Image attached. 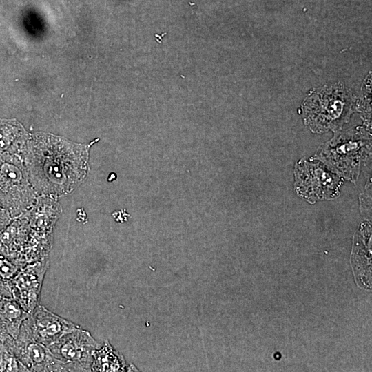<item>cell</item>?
I'll return each instance as SVG.
<instances>
[{
  "label": "cell",
  "mask_w": 372,
  "mask_h": 372,
  "mask_svg": "<svg viewBox=\"0 0 372 372\" xmlns=\"http://www.w3.org/2000/svg\"><path fill=\"white\" fill-rule=\"evenodd\" d=\"M338 179L320 163H304L296 169V188L310 200L330 198L338 192Z\"/></svg>",
  "instance_id": "6"
},
{
  "label": "cell",
  "mask_w": 372,
  "mask_h": 372,
  "mask_svg": "<svg viewBox=\"0 0 372 372\" xmlns=\"http://www.w3.org/2000/svg\"><path fill=\"white\" fill-rule=\"evenodd\" d=\"M22 267L17 259L0 246V295L11 296L8 284Z\"/></svg>",
  "instance_id": "12"
},
{
  "label": "cell",
  "mask_w": 372,
  "mask_h": 372,
  "mask_svg": "<svg viewBox=\"0 0 372 372\" xmlns=\"http://www.w3.org/2000/svg\"><path fill=\"white\" fill-rule=\"evenodd\" d=\"M12 219L10 212L0 205V231L9 225Z\"/></svg>",
  "instance_id": "14"
},
{
  "label": "cell",
  "mask_w": 372,
  "mask_h": 372,
  "mask_svg": "<svg viewBox=\"0 0 372 372\" xmlns=\"http://www.w3.org/2000/svg\"><path fill=\"white\" fill-rule=\"evenodd\" d=\"M53 199L40 196L34 205L25 213L30 229L43 236H52L54 226L61 212L60 205Z\"/></svg>",
  "instance_id": "8"
},
{
  "label": "cell",
  "mask_w": 372,
  "mask_h": 372,
  "mask_svg": "<svg viewBox=\"0 0 372 372\" xmlns=\"http://www.w3.org/2000/svg\"><path fill=\"white\" fill-rule=\"evenodd\" d=\"M9 335V334H8V333L5 331L3 327L2 324H1V321H0V337L4 336V335Z\"/></svg>",
  "instance_id": "16"
},
{
  "label": "cell",
  "mask_w": 372,
  "mask_h": 372,
  "mask_svg": "<svg viewBox=\"0 0 372 372\" xmlns=\"http://www.w3.org/2000/svg\"><path fill=\"white\" fill-rule=\"evenodd\" d=\"M28 138L25 131L17 121L0 119V153L21 156Z\"/></svg>",
  "instance_id": "9"
},
{
  "label": "cell",
  "mask_w": 372,
  "mask_h": 372,
  "mask_svg": "<svg viewBox=\"0 0 372 372\" xmlns=\"http://www.w3.org/2000/svg\"><path fill=\"white\" fill-rule=\"evenodd\" d=\"M37 196L21 157L0 153V205L14 218L28 211Z\"/></svg>",
  "instance_id": "2"
},
{
  "label": "cell",
  "mask_w": 372,
  "mask_h": 372,
  "mask_svg": "<svg viewBox=\"0 0 372 372\" xmlns=\"http://www.w3.org/2000/svg\"><path fill=\"white\" fill-rule=\"evenodd\" d=\"M90 147L43 133L28 138L21 157L37 195L56 198L74 190L87 174Z\"/></svg>",
  "instance_id": "1"
},
{
  "label": "cell",
  "mask_w": 372,
  "mask_h": 372,
  "mask_svg": "<svg viewBox=\"0 0 372 372\" xmlns=\"http://www.w3.org/2000/svg\"><path fill=\"white\" fill-rule=\"evenodd\" d=\"M13 340L10 335L0 337V371H28L13 351Z\"/></svg>",
  "instance_id": "13"
},
{
  "label": "cell",
  "mask_w": 372,
  "mask_h": 372,
  "mask_svg": "<svg viewBox=\"0 0 372 372\" xmlns=\"http://www.w3.org/2000/svg\"><path fill=\"white\" fill-rule=\"evenodd\" d=\"M12 348L28 371H71L67 364L53 356L46 346L34 340L27 318L13 340Z\"/></svg>",
  "instance_id": "4"
},
{
  "label": "cell",
  "mask_w": 372,
  "mask_h": 372,
  "mask_svg": "<svg viewBox=\"0 0 372 372\" xmlns=\"http://www.w3.org/2000/svg\"><path fill=\"white\" fill-rule=\"evenodd\" d=\"M127 365L124 357L108 341L93 353L91 371H136Z\"/></svg>",
  "instance_id": "10"
},
{
  "label": "cell",
  "mask_w": 372,
  "mask_h": 372,
  "mask_svg": "<svg viewBox=\"0 0 372 372\" xmlns=\"http://www.w3.org/2000/svg\"><path fill=\"white\" fill-rule=\"evenodd\" d=\"M28 316L12 296L0 295V321L8 334L16 338Z\"/></svg>",
  "instance_id": "11"
},
{
  "label": "cell",
  "mask_w": 372,
  "mask_h": 372,
  "mask_svg": "<svg viewBox=\"0 0 372 372\" xmlns=\"http://www.w3.org/2000/svg\"><path fill=\"white\" fill-rule=\"evenodd\" d=\"M127 214L125 210L118 211L112 214V216L115 218V220L117 222L123 223L125 222L124 219L122 218L123 215Z\"/></svg>",
  "instance_id": "15"
},
{
  "label": "cell",
  "mask_w": 372,
  "mask_h": 372,
  "mask_svg": "<svg viewBox=\"0 0 372 372\" xmlns=\"http://www.w3.org/2000/svg\"><path fill=\"white\" fill-rule=\"evenodd\" d=\"M49 264L48 258L26 264L8 284L12 298L29 314L39 304Z\"/></svg>",
  "instance_id": "5"
},
{
  "label": "cell",
  "mask_w": 372,
  "mask_h": 372,
  "mask_svg": "<svg viewBox=\"0 0 372 372\" xmlns=\"http://www.w3.org/2000/svg\"><path fill=\"white\" fill-rule=\"evenodd\" d=\"M27 320L34 340L46 347L81 327L39 304L29 314Z\"/></svg>",
  "instance_id": "7"
},
{
  "label": "cell",
  "mask_w": 372,
  "mask_h": 372,
  "mask_svg": "<svg viewBox=\"0 0 372 372\" xmlns=\"http://www.w3.org/2000/svg\"><path fill=\"white\" fill-rule=\"evenodd\" d=\"M99 344L90 333L81 327L72 331L47 347L71 371H91L94 351Z\"/></svg>",
  "instance_id": "3"
}]
</instances>
